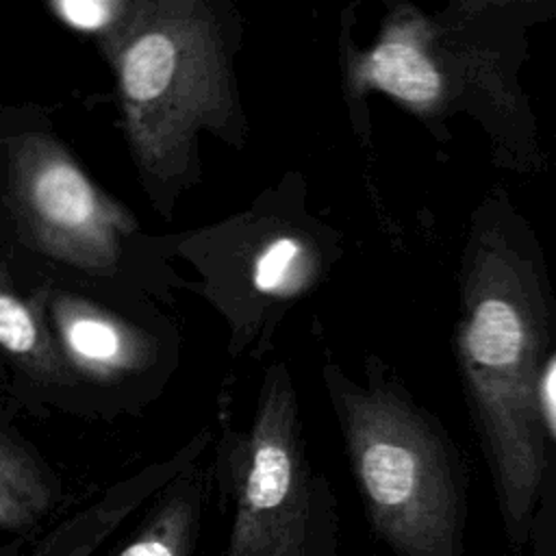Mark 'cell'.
<instances>
[{"mask_svg": "<svg viewBox=\"0 0 556 556\" xmlns=\"http://www.w3.org/2000/svg\"><path fill=\"white\" fill-rule=\"evenodd\" d=\"M141 486L143 478L137 480L135 486L124 484L115 493H109L106 500L56 528V532L50 534L33 556H89L111 528L141 500Z\"/></svg>", "mask_w": 556, "mask_h": 556, "instance_id": "cell-11", "label": "cell"}, {"mask_svg": "<svg viewBox=\"0 0 556 556\" xmlns=\"http://www.w3.org/2000/svg\"><path fill=\"white\" fill-rule=\"evenodd\" d=\"M56 495L48 467L0 426V528H33L50 513Z\"/></svg>", "mask_w": 556, "mask_h": 556, "instance_id": "cell-7", "label": "cell"}, {"mask_svg": "<svg viewBox=\"0 0 556 556\" xmlns=\"http://www.w3.org/2000/svg\"><path fill=\"white\" fill-rule=\"evenodd\" d=\"M302 258V248L295 239H276L256 256L252 282L261 293H282L293 282Z\"/></svg>", "mask_w": 556, "mask_h": 556, "instance_id": "cell-13", "label": "cell"}, {"mask_svg": "<svg viewBox=\"0 0 556 556\" xmlns=\"http://www.w3.org/2000/svg\"><path fill=\"white\" fill-rule=\"evenodd\" d=\"M9 200L30 241L76 269L115 274L122 241L137 228L52 137L26 132L9 143Z\"/></svg>", "mask_w": 556, "mask_h": 556, "instance_id": "cell-5", "label": "cell"}, {"mask_svg": "<svg viewBox=\"0 0 556 556\" xmlns=\"http://www.w3.org/2000/svg\"><path fill=\"white\" fill-rule=\"evenodd\" d=\"M226 556H341L337 500L304 454L285 387H271L239 458Z\"/></svg>", "mask_w": 556, "mask_h": 556, "instance_id": "cell-4", "label": "cell"}, {"mask_svg": "<svg viewBox=\"0 0 556 556\" xmlns=\"http://www.w3.org/2000/svg\"><path fill=\"white\" fill-rule=\"evenodd\" d=\"M202 517V486L176 482L143 519L137 534L115 556H195Z\"/></svg>", "mask_w": 556, "mask_h": 556, "instance_id": "cell-8", "label": "cell"}, {"mask_svg": "<svg viewBox=\"0 0 556 556\" xmlns=\"http://www.w3.org/2000/svg\"><path fill=\"white\" fill-rule=\"evenodd\" d=\"M365 83L413 106L434 104L441 96V74L434 63L404 35L384 37L363 61Z\"/></svg>", "mask_w": 556, "mask_h": 556, "instance_id": "cell-9", "label": "cell"}, {"mask_svg": "<svg viewBox=\"0 0 556 556\" xmlns=\"http://www.w3.org/2000/svg\"><path fill=\"white\" fill-rule=\"evenodd\" d=\"M50 334L67 367L98 382H115L148 363L146 337L93 302L54 293L48 300Z\"/></svg>", "mask_w": 556, "mask_h": 556, "instance_id": "cell-6", "label": "cell"}, {"mask_svg": "<svg viewBox=\"0 0 556 556\" xmlns=\"http://www.w3.org/2000/svg\"><path fill=\"white\" fill-rule=\"evenodd\" d=\"M543 393H545V408L549 410V415H552V419L556 424V361L552 363L549 371L545 374Z\"/></svg>", "mask_w": 556, "mask_h": 556, "instance_id": "cell-15", "label": "cell"}, {"mask_svg": "<svg viewBox=\"0 0 556 556\" xmlns=\"http://www.w3.org/2000/svg\"><path fill=\"white\" fill-rule=\"evenodd\" d=\"M141 0H54L48 11L67 28L96 39L109 56L130 28Z\"/></svg>", "mask_w": 556, "mask_h": 556, "instance_id": "cell-12", "label": "cell"}, {"mask_svg": "<svg viewBox=\"0 0 556 556\" xmlns=\"http://www.w3.org/2000/svg\"><path fill=\"white\" fill-rule=\"evenodd\" d=\"M513 556H556V504L547 502L543 493L530 526L528 543L521 554Z\"/></svg>", "mask_w": 556, "mask_h": 556, "instance_id": "cell-14", "label": "cell"}, {"mask_svg": "<svg viewBox=\"0 0 556 556\" xmlns=\"http://www.w3.org/2000/svg\"><path fill=\"white\" fill-rule=\"evenodd\" d=\"M463 328V363L493 476L504 536L521 554L547 482L536 404L539 332L519 274L500 258L480 263Z\"/></svg>", "mask_w": 556, "mask_h": 556, "instance_id": "cell-2", "label": "cell"}, {"mask_svg": "<svg viewBox=\"0 0 556 556\" xmlns=\"http://www.w3.org/2000/svg\"><path fill=\"white\" fill-rule=\"evenodd\" d=\"M354 478L393 556H465L467 473L443 432L384 389L343 402Z\"/></svg>", "mask_w": 556, "mask_h": 556, "instance_id": "cell-3", "label": "cell"}, {"mask_svg": "<svg viewBox=\"0 0 556 556\" xmlns=\"http://www.w3.org/2000/svg\"><path fill=\"white\" fill-rule=\"evenodd\" d=\"M0 350L39 380L56 382L67 376V365L61 358L50 330L43 328L37 313L11 289L2 271H0Z\"/></svg>", "mask_w": 556, "mask_h": 556, "instance_id": "cell-10", "label": "cell"}, {"mask_svg": "<svg viewBox=\"0 0 556 556\" xmlns=\"http://www.w3.org/2000/svg\"><path fill=\"white\" fill-rule=\"evenodd\" d=\"M124 130L150 189L189 174L200 128L224 130L232 119V89L217 22L195 0H141L106 56Z\"/></svg>", "mask_w": 556, "mask_h": 556, "instance_id": "cell-1", "label": "cell"}]
</instances>
